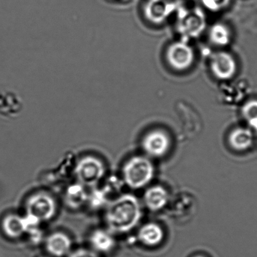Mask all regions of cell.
I'll return each instance as SVG.
<instances>
[{
    "label": "cell",
    "mask_w": 257,
    "mask_h": 257,
    "mask_svg": "<svg viewBox=\"0 0 257 257\" xmlns=\"http://www.w3.org/2000/svg\"><path fill=\"white\" fill-rule=\"evenodd\" d=\"M163 231L159 225L147 223L143 225L138 232V238L147 246H156L163 239Z\"/></svg>",
    "instance_id": "8fae6325"
},
{
    "label": "cell",
    "mask_w": 257,
    "mask_h": 257,
    "mask_svg": "<svg viewBox=\"0 0 257 257\" xmlns=\"http://www.w3.org/2000/svg\"><path fill=\"white\" fill-rule=\"evenodd\" d=\"M210 68L216 78L222 80H228L234 76L237 65L234 58L230 54L221 52L212 57Z\"/></svg>",
    "instance_id": "8992f818"
},
{
    "label": "cell",
    "mask_w": 257,
    "mask_h": 257,
    "mask_svg": "<svg viewBox=\"0 0 257 257\" xmlns=\"http://www.w3.org/2000/svg\"><path fill=\"white\" fill-rule=\"evenodd\" d=\"M210 40L216 46H224L230 41V33L225 25L216 24L212 27L210 31Z\"/></svg>",
    "instance_id": "5bb4252c"
},
{
    "label": "cell",
    "mask_w": 257,
    "mask_h": 257,
    "mask_svg": "<svg viewBox=\"0 0 257 257\" xmlns=\"http://www.w3.org/2000/svg\"><path fill=\"white\" fill-rule=\"evenodd\" d=\"M169 146V138L165 132L160 130L150 132L143 141L144 151L153 157L164 156L168 152Z\"/></svg>",
    "instance_id": "52a82bcc"
},
{
    "label": "cell",
    "mask_w": 257,
    "mask_h": 257,
    "mask_svg": "<svg viewBox=\"0 0 257 257\" xmlns=\"http://www.w3.org/2000/svg\"><path fill=\"white\" fill-rule=\"evenodd\" d=\"M67 198L69 203L74 206L79 205L85 200V192L83 189V185L79 184L72 186L68 190Z\"/></svg>",
    "instance_id": "2e32d148"
},
{
    "label": "cell",
    "mask_w": 257,
    "mask_h": 257,
    "mask_svg": "<svg viewBox=\"0 0 257 257\" xmlns=\"http://www.w3.org/2000/svg\"><path fill=\"white\" fill-rule=\"evenodd\" d=\"M123 175L127 186L132 189H141L153 180L154 167L147 158L135 156L124 165Z\"/></svg>",
    "instance_id": "7a4b0ae2"
},
{
    "label": "cell",
    "mask_w": 257,
    "mask_h": 257,
    "mask_svg": "<svg viewBox=\"0 0 257 257\" xmlns=\"http://www.w3.org/2000/svg\"><path fill=\"white\" fill-rule=\"evenodd\" d=\"M27 214L44 222L52 219L56 213L57 205L55 199L44 192L32 195L26 204Z\"/></svg>",
    "instance_id": "3957f363"
},
{
    "label": "cell",
    "mask_w": 257,
    "mask_h": 257,
    "mask_svg": "<svg viewBox=\"0 0 257 257\" xmlns=\"http://www.w3.org/2000/svg\"><path fill=\"white\" fill-rule=\"evenodd\" d=\"M167 60L174 70H185L192 65L194 52L192 48L186 43L177 42L168 48Z\"/></svg>",
    "instance_id": "5b68a950"
},
{
    "label": "cell",
    "mask_w": 257,
    "mask_h": 257,
    "mask_svg": "<svg viewBox=\"0 0 257 257\" xmlns=\"http://www.w3.org/2000/svg\"><path fill=\"white\" fill-rule=\"evenodd\" d=\"M141 207L136 197L124 195L113 201L106 211V223L111 231L124 233L138 225L141 218Z\"/></svg>",
    "instance_id": "6da1fadb"
},
{
    "label": "cell",
    "mask_w": 257,
    "mask_h": 257,
    "mask_svg": "<svg viewBox=\"0 0 257 257\" xmlns=\"http://www.w3.org/2000/svg\"><path fill=\"white\" fill-rule=\"evenodd\" d=\"M69 257H98V255L94 251L87 249H79L72 252Z\"/></svg>",
    "instance_id": "ac0fdd59"
},
{
    "label": "cell",
    "mask_w": 257,
    "mask_h": 257,
    "mask_svg": "<svg viewBox=\"0 0 257 257\" xmlns=\"http://www.w3.org/2000/svg\"><path fill=\"white\" fill-rule=\"evenodd\" d=\"M252 134L250 130L243 127L234 129L230 134L228 141L234 150L243 151L247 150L252 144Z\"/></svg>",
    "instance_id": "4fadbf2b"
},
{
    "label": "cell",
    "mask_w": 257,
    "mask_h": 257,
    "mask_svg": "<svg viewBox=\"0 0 257 257\" xmlns=\"http://www.w3.org/2000/svg\"><path fill=\"white\" fill-rule=\"evenodd\" d=\"M242 114L245 119L257 128V100L248 101L242 108Z\"/></svg>",
    "instance_id": "9a60e30c"
},
{
    "label": "cell",
    "mask_w": 257,
    "mask_h": 257,
    "mask_svg": "<svg viewBox=\"0 0 257 257\" xmlns=\"http://www.w3.org/2000/svg\"><path fill=\"white\" fill-rule=\"evenodd\" d=\"M90 241L94 251L107 252L113 249L115 244V238L111 231L97 229L91 234Z\"/></svg>",
    "instance_id": "30bf717a"
},
{
    "label": "cell",
    "mask_w": 257,
    "mask_h": 257,
    "mask_svg": "<svg viewBox=\"0 0 257 257\" xmlns=\"http://www.w3.org/2000/svg\"><path fill=\"white\" fill-rule=\"evenodd\" d=\"M203 5L210 11L216 12L225 8L230 0H201Z\"/></svg>",
    "instance_id": "e0dca14e"
},
{
    "label": "cell",
    "mask_w": 257,
    "mask_h": 257,
    "mask_svg": "<svg viewBox=\"0 0 257 257\" xmlns=\"http://www.w3.org/2000/svg\"><path fill=\"white\" fill-rule=\"evenodd\" d=\"M196 257H202V256H196Z\"/></svg>",
    "instance_id": "d6986e66"
},
{
    "label": "cell",
    "mask_w": 257,
    "mask_h": 257,
    "mask_svg": "<svg viewBox=\"0 0 257 257\" xmlns=\"http://www.w3.org/2000/svg\"><path fill=\"white\" fill-rule=\"evenodd\" d=\"M4 231L9 237L17 238L28 232V222L26 218L19 215L11 214L4 219L3 223Z\"/></svg>",
    "instance_id": "9c48e42d"
},
{
    "label": "cell",
    "mask_w": 257,
    "mask_h": 257,
    "mask_svg": "<svg viewBox=\"0 0 257 257\" xmlns=\"http://www.w3.org/2000/svg\"><path fill=\"white\" fill-rule=\"evenodd\" d=\"M75 173L81 184L83 186H94L104 176V165L99 159L88 156L78 162Z\"/></svg>",
    "instance_id": "277c9868"
},
{
    "label": "cell",
    "mask_w": 257,
    "mask_h": 257,
    "mask_svg": "<svg viewBox=\"0 0 257 257\" xmlns=\"http://www.w3.org/2000/svg\"><path fill=\"white\" fill-rule=\"evenodd\" d=\"M46 246L51 255L62 257L70 252L72 242L70 237L64 233L55 232L46 239Z\"/></svg>",
    "instance_id": "ba28073f"
},
{
    "label": "cell",
    "mask_w": 257,
    "mask_h": 257,
    "mask_svg": "<svg viewBox=\"0 0 257 257\" xmlns=\"http://www.w3.org/2000/svg\"><path fill=\"white\" fill-rule=\"evenodd\" d=\"M144 201L147 207L150 210H161L167 204L168 193L161 186H153L146 192Z\"/></svg>",
    "instance_id": "7c38bea8"
}]
</instances>
